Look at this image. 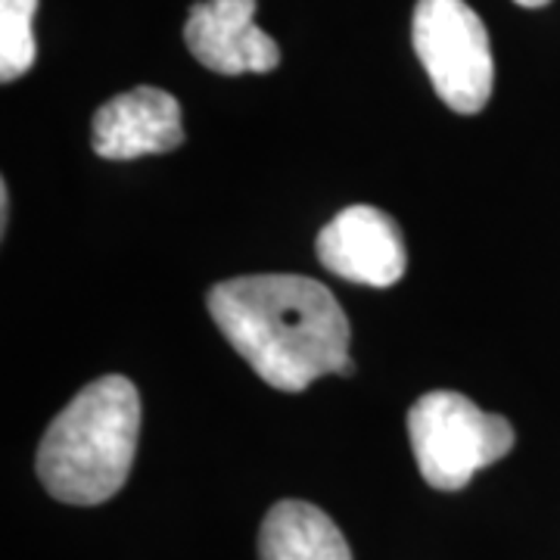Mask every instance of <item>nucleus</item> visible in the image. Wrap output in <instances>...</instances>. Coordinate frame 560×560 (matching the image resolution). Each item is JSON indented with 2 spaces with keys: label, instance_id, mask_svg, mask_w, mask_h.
I'll return each mask as SVG.
<instances>
[{
  "label": "nucleus",
  "instance_id": "5",
  "mask_svg": "<svg viewBox=\"0 0 560 560\" xmlns=\"http://www.w3.org/2000/svg\"><path fill=\"white\" fill-rule=\"evenodd\" d=\"M318 261L337 278L364 287H393L408 268L396 221L374 206H349L318 234Z\"/></svg>",
  "mask_w": 560,
  "mask_h": 560
},
{
  "label": "nucleus",
  "instance_id": "11",
  "mask_svg": "<svg viewBox=\"0 0 560 560\" xmlns=\"http://www.w3.org/2000/svg\"><path fill=\"white\" fill-rule=\"evenodd\" d=\"M514 3H521V7H529V10H539V7H548L551 0H514Z\"/></svg>",
  "mask_w": 560,
  "mask_h": 560
},
{
  "label": "nucleus",
  "instance_id": "3",
  "mask_svg": "<svg viewBox=\"0 0 560 560\" xmlns=\"http://www.w3.org/2000/svg\"><path fill=\"white\" fill-rule=\"evenodd\" d=\"M408 440L420 477L440 492H458L514 448V427L460 393L436 389L411 405Z\"/></svg>",
  "mask_w": 560,
  "mask_h": 560
},
{
  "label": "nucleus",
  "instance_id": "4",
  "mask_svg": "<svg viewBox=\"0 0 560 560\" xmlns=\"http://www.w3.org/2000/svg\"><path fill=\"white\" fill-rule=\"evenodd\" d=\"M415 54L448 109L474 116L492 97V47L482 20L464 0H418Z\"/></svg>",
  "mask_w": 560,
  "mask_h": 560
},
{
  "label": "nucleus",
  "instance_id": "10",
  "mask_svg": "<svg viewBox=\"0 0 560 560\" xmlns=\"http://www.w3.org/2000/svg\"><path fill=\"white\" fill-rule=\"evenodd\" d=\"M0 209H3L0 212V228L7 231V221H10V190H7V184L0 187Z\"/></svg>",
  "mask_w": 560,
  "mask_h": 560
},
{
  "label": "nucleus",
  "instance_id": "6",
  "mask_svg": "<svg viewBox=\"0 0 560 560\" xmlns=\"http://www.w3.org/2000/svg\"><path fill=\"white\" fill-rule=\"evenodd\" d=\"M253 16L256 0H200L187 13L184 40L206 69L221 75L271 72L280 62V47Z\"/></svg>",
  "mask_w": 560,
  "mask_h": 560
},
{
  "label": "nucleus",
  "instance_id": "2",
  "mask_svg": "<svg viewBox=\"0 0 560 560\" xmlns=\"http://www.w3.org/2000/svg\"><path fill=\"white\" fill-rule=\"evenodd\" d=\"M140 440L138 386L109 374L84 386L47 427L38 480L62 504H103L131 474Z\"/></svg>",
  "mask_w": 560,
  "mask_h": 560
},
{
  "label": "nucleus",
  "instance_id": "9",
  "mask_svg": "<svg viewBox=\"0 0 560 560\" xmlns=\"http://www.w3.org/2000/svg\"><path fill=\"white\" fill-rule=\"evenodd\" d=\"M38 0H0V79H22L35 62V32L32 22Z\"/></svg>",
  "mask_w": 560,
  "mask_h": 560
},
{
  "label": "nucleus",
  "instance_id": "1",
  "mask_svg": "<svg viewBox=\"0 0 560 560\" xmlns=\"http://www.w3.org/2000/svg\"><path fill=\"white\" fill-rule=\"evenodd\" d=\"M209 315L256 377L302 393L349 364V320L337 296L302 275L221 280L206 296Z\"/></svg>",
  "mask_w": 560,
  "mask_h": 560
},
{
  "label": "nucleus",
  "instance_id": "7",
  "mask_svg": "<svg viewBox=\"0 0 560 560\" xmlns=\"http://www.w3.org/2000/svg\"><path fill=\"white\" fill-rule=\"evenodd\" d=\"M184 143L180 103L160 88H135L106 101L91 125V147L103 160L172 153Z\"/></svg>",
  "mask_w": 560,
  "mask_h": 560
},
{
  "label": "nucleus",
  "instance_id": "8",
  "mask_svg": "<svg viewBox=\"0 0 560 560\" xmlns=\"http://www.w3.org/2000/svg\"><path fill=\"white\" fill-rule=\"evenodd\" d=\"M259 560H352V551L320 508L287 499L261 521Z\"/></svg>",
  "mask_w": 560,
  "mask_h": 560
}]
</instances>
